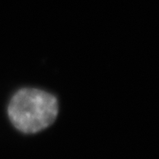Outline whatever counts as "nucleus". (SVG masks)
Masks as SVG:
<instances>
[{"mask_svg": "<svg viewBox=\"0 0 159 159\" xmlns=\"http://www.w3.org/2000/svg\"><path fill=\"white\" fill-rule=\"evenodd\" d=\"M58 111L57 98L37 89H22L11 97L8 115L11 123L23 133H36L51 125Z\"/></svg>", "mask_w": 159, "mask_h": 159, "instance_id": "obj_1", "label": "nucleus"}]
</instances>
